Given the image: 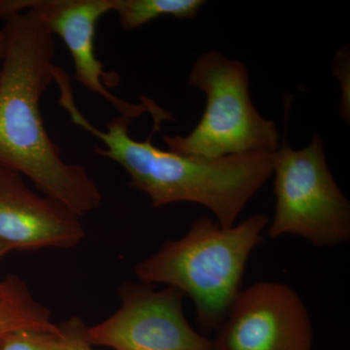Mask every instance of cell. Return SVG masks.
Masks as SVG:
<instances>
[{
    "mask_svg": "<svg viewBox=\"0 0 350 350\" xmlns=\"http://www.w3.org/2000/svg\"><path fill=\"white\" fill-rule=\"evenodd\" d=\"M5 55L0 68V165L27 176L46 197L81 216L100 206L103 195L82 165L64 162L40 111L54 82V36L32 11L6 18Z\"/></svg>",
    "mask_w": 350,
    "mask_h": 350,
    "instance_id": "cell-1",
    "label": "cell"
},
{
    "mask_svg": "<svg viewBox=\"0 0 350 350\" xmlns=\"http://www.w3.org/2000/svg\"><path fill=\"white\" fill-rule=\"evenodd\" d=\"M59 103L71 121L100 140L105 147L96 153L110 159L128 172L131 186L148 196L152 206L194 202L206 207L224 228L236 224L239 214L273 175V154L252 153L220 159L179 155L153 144L161 124L172 119L169 113L153 117V130L144 142L133 139V120L120 115L110 120L107 130L94 126L75 103L71 78L57 75Z\"/></svg>",
    "mask_w": 350,
    "mask_h": 350,
    "instance_id": "cell-2",
    "label": "cell"
},
{
    "mask_svg": "<svg viewBox=\"0 0 350 350\" xmlns=\"http://www.w3.org/2000/svg\"><path fill=\"white\" fill-rule=\"evenodd\" d=\"M268 225V216L261 213L229 228L200 218L185 236L163 243L133 271L144 284H165L190 297L202 333H211L241 291L248 258Z\"/></svg>",
    "mask_w": 350,
    "mask_h": 350,
    "instance_id": "cell-3",
    "label": "cell"
},
{
    "mask_svg": "<svg viewBox=\"0 0 350 350\" xmlns=\"http://www.w3.org/2000/svg\"><path fill=\"white\" fill-rule=\"evenodd\" d=\"M188 83L206 94V109L189 135L163 137L167 150L204 159L278 150L280 131L253 105L241 62L208 51L193 64Z\"/></svg>",
    "mask_w": 350,
    "mask_h": 350,
    "instance_id": "cell-4",
    "label": "cell"
},
{
    "mask_svg": "<svg viewBox=\"0 0 350 350\" xmlns=\"http://www.w3.org/2000/svg\"><path fill=\"white\" fill-rule=\"evenodd\" d=\"M275 211L268 234L300 237L317 247L350 239V204L327 165L322 138L313 135L300 150L291 148L286 135L273 153Z\"/></svg>",
    "mask_w": 350,
    "mask_h": 350,
    "instance_id": "cell-5",
    "label": "cell"
},
{
    "mask_svg": "<svg viewBox=\"0 0 350 350\" xmlns=\"http://www.w3.org/2000/svg\"><path fill=\"white\" fill-rule=\"evenodd\" d=\"M121 306L96 325L87 327L88 342L113 350H216L213 340L189 323L185 295L176 288L155 290L144 283H123Z\"/></svg>",
    "mask_w": 350,
    "mask_h": 350,
    "instance_id": "cell-6",
    "label": "cell"
},
{
    "mask_svg": "<svg viewBox=\"0 0 350 350\" xmlns=\"http://www.w3.org/2000/svg\"><path fill=\"white\" fill-rule=\"evenodd\" d=\"M213 342L216 350H312V319L291 287L258 282L239 292Z\"/></svg>",
    "mask_w": 350,
    "mask_h": 350,
    "instance_id": "cell-7",
    "label": "cell"
},
{
    "mask_svg": "<svg viewBox=\"0 0 350 350\" xmlns=\"http://www.w3.org/2000/svg\"><path fill=\"white\" fill-rule=\"evenodd\" d=\"M27 10L36 13L53 36L62 38L72 57L76 79L90 92L100 94L121 115L133 120L161 109L149 98L133 105L108 91L107 88L118 86L120 76L105 71L96 57L94 38L98 21L111 12L110 0H27Z\"/></svg>",
    "mask_w": 350,
    "mask_h": 350,
    "instance_id": "cell-8",
    "label": "cell"
},
{
    "mask_svg": "<svg viewBox=\"0 0 350 350\" xmlns=\"http://www.w3.org/2000/svg\"><path fill=\"white\" fill-rule=\"evenodd\" d=\"M86 236L80 216L34 193L23 175L0 165V241L12 251L70 250Z\"/></svg>",
    "mask_w": 350,
    "mask_h": 350,
    "instance_id": "cell-9",
    "label": "cell"
},
{
    "mask_svg": "<svg viewBox=\"0 0 350 350\" xmlns=\"http://www.w3.org/2000/svg\"><path fill=\"white\" fill-rule=\"evenodd\" d=\"M19 330L61 331L49 308L34 298L24 280L8 275L0 280V349L10 334Z\"/></svg>",
    "mask_w": 350,
    "mask_h": 350,
    "instance_id": "cell-10",
    "label": "cell"
},
{
    "mask_svg": "<svg viewBox=\"0 0 350 350\" xmlns=\"http://www.w3.org/2000/svg\"><path fill=\"white\" fill-rule=\"evenodd\" d=\"M125 31H133L162 16L192 19L206 4L204 0H110Z\"/></svg>",
    "mask_w": 350,
    "mask_h": 350,
    "instance_id": "cell-11",
    "label": "cell"
},
{
    "mask_svg": "<svg viewBox=\"0 0 350 350\" xmlns=\"http://www.w3.org/2000/svg\"><path fill=\"white\" fill-rule=\"evenodd\" d=\"M62 347L63 337L61 331L59 333H50L45 331L19 330L14 332L6 338L0 350H62Z\"/></svg>",
    "mask_w": 350,
    "mask_h": 350,
    "instance_id": "cell-12",
    "label": "cell"
},
{
    "mask_svg": "<svg viewBox=\"0 0 350 350\" xmlns=\"http://www.w3.org/2000/svg\"><path fill=\"white\" fill-rule=\"evenodd\" d=\"M59 326L63 337L62 350H94L88 342L87 326L79 317H71Z\"/></svg>",
    "mask_w": 350,
    "mask_h": 350,
    "instance_id": "cell-13",
    "label": "cell"
},
{
    "mask_svg": "<svg viewBox=\"0 0 350 350\" xmlns=\"http://www.w3.org/2000/svg\"><path fill=\"white\" fill-rule=\"evenodd\" d=\"M334 75L337 76L338 81L342 83V100L340 105V114L342 118L349 122V88L347 86V79L349 80V51L344 47L338 51L337 57L333 64Z\"/></svg>",
    "mask_w": 350,
    "mask_h": 350,
    "instance_id": "cell-14",
    "label": "cell"
},
{
    "mask_svg": "<svg viewBox=\"0 0 350 350\" xmlns=\"http://www.w3.org/2000/svg\"><path fill=\"white\" fill-rule=\"evenodd\" d=\"M6 49V39L5 34H4L3 29L0 31V59H3L4 55H5Z\"/></svg>",
    "mask_w": 350,
    "mask_h": 350,
    "instance_id": "cell-15",
    "label": "cell"
},
{
    "mask_svg": "<svg viewBox=\"0 0 350 350\" xmlns=\"http://www.w3.org/2000/svg\"><path fill=\"white\" fill-rule=\"evenodd\" d=\"M11 251H12V250H11L8 245H6V244L2 243V241H0V260H1L4 256H6V255L8 254L9 252H11Z\"/></svg>",
    "mask_w": 350,
    "mask_h": 350,
    "instance_id": "cell-16",
    "label": "cell"
}]
</instances>
